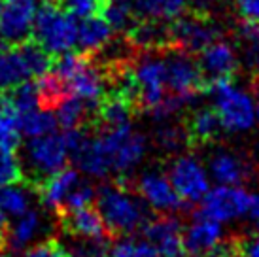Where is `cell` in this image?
Instances as JSON below:
<instances>
[{"instance_id": "cell-37", "label": "cell", "mask_w": 259, "mask_h": 257, "mask_svg": "<svg viewBox=\"0 0 259 257\" xmlns=\"http://www.w3.org/2000/svg\"><path fill=\"white\" fill-rule=\"evenodd\" d=\"M21 257H66V251L57 240H40L21 251Z\"/></svg>"}, {"instance_id": "cell-40", "label": "cell", "mask_w": 259, "mask_h": 257, "mask_svg": "<svg viewBox=\"0 0 259 257\" xmlns=\"http://www.w3.org/2000/svg\"><path fill=\"white\" fill-rule=\"evenodd\" d=\"M242 253L246 257H259V233L246 240L242 246Z\"/></svg>"}, {"instance_id": "cell-27", "label": "cell", "mask_w": 259, "mask_h": 257, "mask_svg": "<svg viewBox=\"0 0 259 257\" xmlns=\"http://www.w3.org/2000/svg\"><path fill=\"white\" fill-rule=\"evenodd\" d=\"M186 131L195 142H212L223 128L214 108H199L191 114Z\"/></svg>"}, {"instance_id": "cell-1", "label": "cell", "mask_w": 259, "mask_h": 257, "mask_svg": "<svg viewBox=\"0 0 259 257\" xmlns=\"http://www.w3.org/2000/svg\"><path fill=\"white\" fill-rule=\"evenodd\" d=\"M148 140L133 123L104 127L97 136L87 135L72 161L83 176L93 180L127 178L144 163Z\"/></svg>"}, {"instance_id": "cell-32", "label": "cell", "mask_w": 259, "mask_h": 257, "mask_svg": "<svg viewBox=\"0 0 259 257\" xmlns=\"http://www.w3.org/2000/svg\"><path fill=\"white\" fill-rule=\"evenodd\" d=\"M189 140L186 128L172 125L168 121H161V127L155 131V142L163 151L168 153H178L184 150L186 142Z\"/></svg>"}, {"instance_id": "cell-44", "label": "cell", "mask_w": 259, "mask_h": 257, "mask_svg": "<svg viewBox=\"0 0 259 257\" xmlns=\"http://www.w3.org/2000/svg\"><path fill=\"white\" fill-rule=\"evenodd\" d=\"M255 119L259 121V97L255 99Z\"/></svg>"}, {"instance_id": "cell-31", "label": "cell", "mask_w": 259, "mask_h": 257, "mask_svg": "<svg viewBox=\"0 0 259 257\" xmlns=\"http://www.w3.org/2000/svg\"><path fill=\"white\" fill-rule=\"evenodd\" d=\"M108 257H159V255L144 236L138 238L135 235H125V236H119L110 246Z\"/></svg>"}, {"instance_id": "cell-10", "label": "cell", "mask_w": 259, "mask_h": 257, "mask_svg": "<svg viewBox=\"0 0 259 257\" xmlns=\"http://www.w3.org/2000/svg\"><path fill=\"white\" fill-rule=\"evenodd\" d=\"M163 57H165L166 66L168 93L178 95L187 102H193L204 85V76L199 68V63L191 57V53H187L180 48L170 50Z\"/></svg>"}, {"instance_id": "cell-11", "label": "cell", "mask_w": 259, "mask_h": 257, "mask_svg": "<svg viewBox=\"0 0 259 257\" xmlns=\"http://www.w3.org/2000/svg\"><path fill=\"white\" fill-rule=\"evenodd\" d=\"M168 34H170V42L176 44V48L187 53H199L210 42L222 38V27L206 15L184 12L180 17L172 19V25L168 27Z\"/></svg>"}, {"instance_id": "cell-22", "label": "cell", "mask_w": 259, "mask_h": 257, "mask_svg": "<svg viewBox=\"0 0 259 257\" xmlns=\"http://www.w3.org/2000/svg\"><path fill=\"white\" fill-rule=\"evenodd\" d=\"M114 36V29L110 27L102 15H89L81 17L78 21L76 32V46L79 53H95V51L106 48Z\"/></svg>"}, {"instance_id": "cell-24", "label": "cell", "mask_w": 259, "mask_h": 257, "mask_svg": "<svg viewBox=\"0 0 259 257\" xmlns=\"http://www.w3.org/2000/svg\"><path fill=\"white\" fill-rule=\"evenodd\" d=\"M34 206V189L29 182L14 180L0 186V212L12 220Z\"/></svg>"}, {"instance_id": "cell-29", "label": "cell", "mask_w": 259, "mask_h": 257, "mask_svg": "<svg viewBox=\"0 0 259 257\" xmlns=\"http://www.w3.org/2000/svg\"><path fill=\"white\" fill-rule=\"evenodd\" d=\"M19 119V128H21V135L27 138L32 136H42L48 133L57 131V119L53 115V110L46 106H38L34 110H30L27 114H23L17 117Z\"/></svg>"}, {"instance_id": "cell-3", "label": "cell", "mask_w": 259, "mask_h": 257, "mask_svg": "<svg viewBox=\"0 0 259 257\" xmlns=\"http://www.w3.org/2000/svg\"><path fill=\"white\" fill-rule=\"evenodd\" d=\"M50 72L63 87V93L85 100L91 108L104 99V76L93 61L87 59L85 53L66 51L57 55V61L51 63Z\"/></svg>"}, {"instance_id": "cell-15", "label": "cell", "mask_w": 259, "mask_h": 257, "mask_svg": "<svg viewBox=\"0 0 259 257\" xmlns=\"http://www.w3.org/2000/svg\"><path fill=\"white\" fill-rule=\"evenodd\" d=\"M144 238L159 257H184V225L176 214H157L142 227Z\"/></svg>"}, {"instance_id": "cell-34", "label": "cell", "mask_w": 259, "mask_h": 257, "mask_svg": "<svg viewBox=\"0 0 259 257\" xmlns=\"http://www.w3.org/2000/svg\"><path fill=\"white\" fill-rule=\"evenodd\" d=\"M99 15H102L114 30H127L133 25V19H135L129 14V10L123 4H119L117 0H106Z\"/></svg>"}, {"instance_id": "cell-36", "label": "cell", "mask_w": 259, "mask_h": 257, "mask_svg": "<svg viewBox=\"0 0 259 257\" xmlns=\"http://www.w3.org/2000/svg\"><path fill=\"white\" fill-rule=\"evenodd\" d=\"M21 161L12 150L0 148V186L21 178Z\"/></svg>"}, {"instance_id": "cell-17", "label": "cell", "mask_w": 259, "mask_h": 257, "mask_svg": "<svg viewBox=\"0 0 259 257\" xmlns=\"http://www.w3.org/2000/svg\"><path fill=\"white\" fill-rule=\"evenodd\" d=\"M210 180L216 184H229V186H242L246 180L252 176V166L240 153L227 148L210 153L206 161Z\"/></svg>"}, {"instance_id": "cell-2", "label": "cell", "mask_w": 259, "mask_h": 257, "mask_svg": "<svg viewBox=\"0 0 259 257\" xmlns=\"http://www.w3.org/2000/svg\"><path fill=\"white\" fill-rule=\"evenodd\" d=\"M95 208L99 210L108 233L115 236L135 235L150 220L144 200L123 184H106L97 189Z\"/></svg>"}, {"instance_id": "cell-41", "label": "cell", "mask_w": 259, "mask_h": 257, "mask_svg": "<svg viewBox=\"0 0 259 257\" xmlns=\"http://www.w3.org/2000/svg\"><path fill=\"white\" fill-rule=\"evenodd\" d=\"M195 6L197 8H201V10H206V8H210L216 0H191Z\"/></svg>"}, {"instance_id": "cell-21", "label": "cell", "mask_w": 259, "mask_h": 257, "mask_svg": "<svg viewBox=\"0 0 259 257\" xmlns=\"http://www.w3.org/2000/svg\"><path fill=\"white\" fill-rule=\"evenodd\" d=\"M63 229L70 236L76 238H106L108 229L102 222L99 210L93 206L76 208V210H65L63 212Z\"/></svg>"}, {"instance_id": "cell-35", "label": "cell", "mask_w": 259, "mask_h": 257, "mask_svg": "<svg viewBox=\"0 0 259 257\" xmlns=\"http://www.w3.org/2000/svg\"><path fill=\"white\" fill-rule=\"evenodd\" d=\"M95 199H97V187H95L91 182H87V180L81 178L78 186L72 189V193L68 195V199H66V202H65V208H63L61 212H65V210H76V208L93 206Z\"/></svg>"}, {"instance_id": "cell-16", "label": "cell", "mask_w": 259, "mask_h": 257, "mask_svg": "<svg viewBox=\"0 0 259 257\" xmlns=\"http://www.w3.org/2000/svg\"><path fill=\"white\" fill-rule=\"evenodd\" d=\"M34 15V0H4L0 14V40L4 44H21L29 40Z\"/></svg>"}, {"instance_id": "cell-39", "label": "cell", "mask_w": 259, "mask_h": 257, "mask_svg": "<svg viewBox=\"0 0 259 257\" xmlns=\"http://www.w3.org/2000/svg\"><path fill=\"white\" fill-rule=\"evenodd\" d=\"M246 220L259 231V191L252 193V197H250V206H248Z\"/></svg>"}, {"instance_id": "cell-8", "label": "cell", "mask_w": 259, "mask_h": 257, "mask_svg": "<svg viewBox=\"0 0 259 257\" xmlns=\"http://www.w3.org/2000/svg\"><path fill=\"white\" fill-rule=\"evenodd\" d=\"M166 176L186 206L199 204L212 184L206 164L191 153H178L168 164Z\"/></svg>"}, {"instance_id": "cell-13", "label": "cell", "mask_w": 259, "mask_h": 257, "mask_svg": "<svg viewBox=\"0 0 259 257\" xmlns=\"http://www.w3.org/2000/svg\"><path fill=\"white\" fill-rule=\"evenodd\" d=\"M184 250L186 255L191 257L222 255L227 250L223 225L197 212L193 220L184 227Z\"/></svg>"}, {"instance_id": "cell-42", "label": "cell", "mask_w": 259, "mask_h": 257, "mask_svg": "<svg viewBox=\"0 0 259 257\" xmlns=\"http://www.w3.org/2000/svg\"><path fill=\"white\" fill-rule=\"evenodd\" d=\"M218 257H246V255L242 253V251L238 253V251H229V250H225V251L222 253V255H218Z\"/></svg>"}, {"instance_id": "cell-9", "label": "cell", "mask_w": 259, "mask_h": 257, "mask_svg": "<svg viewBox=\"0 0 259 257\" xmlns=\"http://www.w3.org/2000/svg\"><path fill=\"white\" fill-rule=\"evenodd\" d=\"M252 193L242 186L218 184L204 193L199 202V214L218 223H235L246 220Z\"/></svg>"}, {"instance_id": "cell-43", "label": "cell", "mask_w": 259, "mask_h": 257, "mask_svg": "<svg viewBox=\"0 0 259 257\" xmlns=\"http://www.w3.org/2000/svg\"><path fill=\"white\" fill-rule=\"evenodd\" d=\"M6 223H8V218L2 212H0V235L4 233V229H6Z\"/></svg>"}, {"instance_id": "cell-26", "label": "cell", "mask_w": 259, "mask_h": 257, "mask_svg": "<svg viewBox=\"0 0 259 257\" xmlns=\"http://www.w3.org/2000/svg\"><path fill=\"white\" fill-rule=\"evenodd\" d=\"M127 36L135 46L140 48H159L170 42L168 27L161 19H138L127 29Z\"/></svg>"}, {"instance_id": "cell-25", "label": "cell", "mask_w": 259, "mask_h": 257, "mask_svg": "<svg viewBox=\"0 0 259 257\" xmlns=\"http://www.w3.org/2000/svg\"><path fill=\"white\" fill-rule=\"evenodd\" d=\"M53 115L57 119V125L63 131H70V128H79L85 123L87 115L91 112V106L85 100L78 99L74 95H63L61 99L53 102Z\"/></svg>"}, {"instance_id": "cell-12", "label": "cell", "mask_w": 259, "mask_h": 257, "mask_svg": "<svg viewBox=\"0 0 259 257\" xmlns=\"http://www.w3.org/2000/svg\"><path fill=\"white\" fill-rule=\"evenodd\" d=\"M137 193L146 206L155 214H176L182 208H186L166 172L159 168H148L138 176Z\"/></svg>"}, {"instance_id": "cell-45", "label": "cell", "mask_w": 259, "mask_h": 257, "mask_svg": "<svg viewBox=\"0 0 259 257\" xmlns=\"http://www.w3.org/2000/svg\"><path fill=\"white\" fill-rule=\"evenodd\" d=\"M2 6H4V0H0V14H2Z\"/></svg>"}, {"instance_id": "cell-28", "label": "cell", "mask_w": 259, "mask_h": 257, "mask_svg": "<svg viewBox=\"0 0 259 257\" xmlns=\"http://www.w3.org/2000/svg\"><path fill=\"white\" fill-rule=\"evenodd\" d=\"M99 117L104 127L127 125L133 117V102L119 91L99 102Z\"/></svg>"}, {"instance_id": "cell-7", "label": "cell", "mask_w": 259, "mask_h": 257, "mask_svg": "<svg viewBox=\"0 0 259 257\" xmlns=\"http://www.w3.org/2000/svg\"><path fill=\"white\" fill-rule=\"evenodd\" d=\"M123 91L135 104H140L146 110L157 106L168 95L165 57L153 51L142 55L137 61L133 72L125 76Z\"/></svg>"}, {"instance_id": "cell-18", "label": "cell", "mask_w": 259, "mask_h": 257, "mask_svg": "<svg viewBox=\"0 0 259 257\" xmlns=\"http://www.w3.org/2000/svg\"><path fill=\"white\" fill-rule=\"evenodd\" d=\"M83 178V174L78 168L72 166H63L61 170L50 174L48 178L38 182V199L42 202L44 208L53 210V212H61L65 208V202L72 189L79 184V180Z\"/></svg>"}, {"instance_id": "cell-20", "label": "cell", "mask_w": 259, "mask_h": 257, "mask_svg": "<svg viewBox=\"0 0 259 257\" xmlns=\"http://www.w3.org/2000/svg\"><path fill=\"white\" fill-rule=\"evenodd\" d=\"M32 79V72L21 44H2L0 46V95H8L25 81Z\"/></svg>"}, {"instance_id": "cell-4", "label": "cell", "mask_w": 259, "mask_h": 257, "mask_svg": "<svg viewBox=\"0 0 259 257\" xmlns=\"http://www.w3.org/2000/svg\"><path fill=\"white\" fill-rule=\"evenodd\" d=\"M208 95L223 131L240 135L255 127V99L244 87L231 78L210 79Z\"/></svg>"}, {"instance_id": "cell-5", "label": "cell", "mask_w": 259, "mask_h": 257, "mask_svg": "<svg viewBox=\"0 0 259 257\" xmlns=\"http://www.w3.org/2000/svg\"><path fill=\"white\" fill-rule=\"evenodd\" d=\"M78 17L61 8L57 2H44L36 8L32 32L34 42L50 55H63L76 48Z\"/></svg>"}, {"instance_id": "cell-33", "label": "cell", "mask_w": 259, "mask_h": 257, "mask_svg": "<svg viewBox=\"0 0 259 257\" xmlns=\"http://www.w3.org/2000/svg\"><path fill=\"white\" fill-rule=\"evenodd\" d=\"M66 257H108L110 246L106 244V238H76L68 246H65Z\"/></svg>"}, {"instance_id": "cell-30", "label": "cell", "mask_w": 259, "mask_h": 257, "mask_svg": "<svg viewBox=\"0 0 259 257\" xmlns=\"http://www.w3.org/2000/svg\"><path fill=\"white\" fill-rule=\"evenodd\" d=\"M21 128L14 110L8 106L6 99L0 100V148L15 151L21 146Z\"/></svg>"}, {"instance_id": "cell-23", "label": "cell", "mask_w": 259, "mask_h": 257, "mask_svg": "<svg viewBox=\"0 0 259 257\" xmlns=\"http://www.w3.org/2000/svg\"><path fill=\"white\" fill-rule=\"evenodd\" d=\"M138 19L172 21L187 10V0H117Z\"/></svg>"}, {"instance_id": "cell-19", "label": "cell", "mask_w": 259, "mask_h": 257, "mask_svg": "<svg viewBox=\"0 0 259 257\" xmlns=\"http://www.w3.org/2000/svg\"><path fill=\"white\" fill-rule=\"evenodd\" d=\"M197 63H199L202 76H206V78H231L238 66V55L237 50L229 42L218 38L199 51Z\"/></svg>"}, {"instance_id": "cell-6", "label": "cell", "mask_w": 259, "mask_h": 257, "mask_svg": "<svg viewBox=\"0 0 259 257\" xmlns=\"http://www.w3.org/2000/svg\"><path fill=\"white\" fill-rule=\"evenodd\" d=\"M21 170L29 174L30 180L42 182L50 174L61 170L70 161V146L66 131H53L42 136L27 138L21 151Z\"/></svg>"}, {"instance_id": "cell-38", "label": "cell", "mask_w": 259, "mask_h": 257, "mask_svg": "<svg viewBox=\"0 0 259 257\" xmlns=\"http://www.w3.org/2000/svg\"><path fill=\"white\" fill-rule=\"evenodd\" d=\"M235 6L244 23H259V0H235Z\"/></svg>"}, {"instance_id": "cell-14", "label": "cell", "mask_w": 259, "mask_h": 257, "mask_svg": "<svg viewBox=\"0 0 259 257\" xmlns=\"http://www.w3.org/2000/svg\"><path fill=\"white\" fill-rule=\"evenodd\" d=\"M50 220L38 208H29L27 212L12 218L4 229V242L10 253H21L32 244L40 242L44 236L50 233Z\"/></svg>"}]
</instances>
